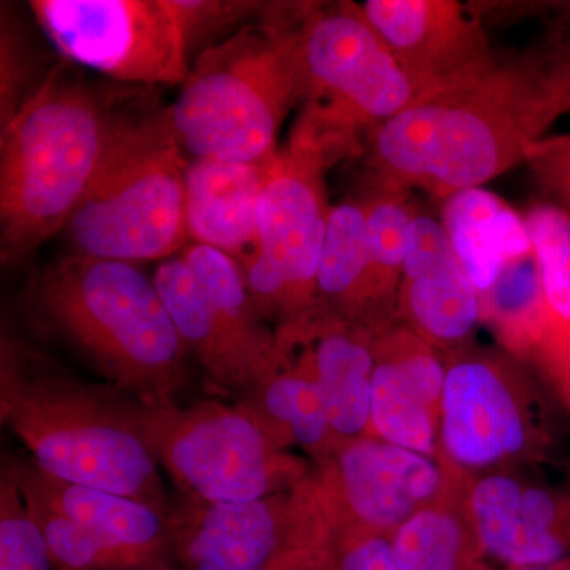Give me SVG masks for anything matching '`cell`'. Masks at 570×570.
Masks as SVG:
<instances>
[{"instance_id": "obj_1", "label": "cell", "mask_w": 570, "mask_h": 570, "mask_svg": "<svg viewBox=\"0 0 570 570\" xmlns=\"http://www.w3.org/2000/svg\"><path fill=\"white\" fill-rule=\"evenodd\" d=\"M562 112L568 108L551 56L519 63L489 56L376 124L374 164L385 181L448 198L527 163Z\"/></svg>"}, {"instance_id": "obj_2", "label": "cell", "mask_w": 570, "mask_h": 570, "mask_svg": "<svg viewBox=\"0 0 570 570\" xmlns=\"http://www.w3.org/2000/svg\"><path fill=\"white\" fill-rule=\"evenodd\" d=\"M0 419L45 474L137 499L167 517V491L137 420V401L71 376L2 336Z\"/></svg>"}, {"instance_id": "obj_3", "label": "cell", "mask_w": 570, "mask_h": 570, "mask_svg": "<svg viewBox=\"0 0 570 570\" xmlns=\"http://www.w3.org/2000/svg\"><path fill=\"white\" fill-rule=\"evenodd\" d=\"M29 309L108 387L142 406L178 403L186 347L153 277L134 264L71 254L36 277Z\"/></svg>"}, {"instance_id": "obj_4", "label": "cell", "mask_w": 570, "mask_h": 570, "mask_svg": "<svg viewBox=\"0 0 570 570\" xmlns=\"http://www.w3.org/2000/svg\"><path fill=\"white\" fill-rule=\"evenodd\" d=\"M126 97L56 66L0 135V253L24 261L67 223L96 179Z\"/></svg>"}, {"instance_id": "obj_5", "label": "cell", "mask_w": 570, "mask_h": 570, "mask_svg": "<svg viewBox=\"0 0 570 570\" xmlns=\"http://www.w3.org/2000/svg\"><path fill=\"white\" fill-rule=\"evenodd\" d=\"M302 3H264L261 14L195 59L168 119L194 159L264 164L288 110L306 97Z\"/></svg>"}, {"instance_id": "obj_6", "label": "cell", "mask_w": 570, "mask_h": 570, "mask_svg": "<svg viewBox=\"0 0 570 570\" xmlns=\"http://www.w3.org/2000/svg\"><path fill=\"white\" fill-rule=\"evenodd\" d=\"M186 159L168 108L126 100L96 179L63 228L73 254L174 258L187 234Z\"/></svg>"}, {"instance_id": "obj_7", "label": "cell", "mask_w": 570, "mask_h": 570, "mask_svg": "<svg viewBox=\"0 0 570 570\" xmlns=\"http://www.w3.org/2000/svg\"><path fill=\"white\" fill-rule=\"evenodd\" d=\"M298 31L309 104L292 138L325 159L355 126L387 121L417 96L360 6L302 3Z\"/></svg>"}, {"instance_id": "obj_8", "label": "cell", "mask_w": 570, "mask_h": 570, "mask_svg": "<svg viewBox=\"0 0 570 570\" xmlns=\"http://www.w3.org/2000/svg\"><path fill=\"white\" fill-rule=\"evenodd\" d=\"M137 420L157 464L189 501H254L299 482L294 461L277 448L245 403H137Z\"/></svg>"}, {"instance_id": "obj_9", "label": "cell", "mask_w": 570, "mask_h": 570, "mask_svg": "<svg viewBox=\"0 0 570 570\" xmlns=\"http://www.w3.org/2000/svg\"><path fill=\"white\" fill-rule=\"evenodd\" d=\"M326 159L292 140L269 160L258 204V249L245 264L247 288L265 318L294 324L317 307L326 223Z\"/></svg>"}, {"instance_id": "obj_10", "label": "cell", "mask_w": 570, "mask_h": 570, "mask_svg": "<svg viewBox=\"0 0 570 570\" xmlns=\"http://www.w3.org/2000/svg\"><path fill=\"white\" fill-rule=\"evenodd\" d=\"M171 557L183 570H272L336 528L322 480L298 482L285 493L227 504L187 499L168 513Z\"/></svg>"}, {"instance_id": "obj_11", "label": "cell", "mask_w": 570, "mask_h": 570, "mask_svg": "<svg viewBox=\"0 0 570 570\" xmlns=\"http://www.w3.org/2000/svg\"><path fill=\"white\" fill-rule=\"evenodd\" d=\"M29 9L69 62L130 85H183L190 71L174 0H32Z\"/></svg>"}, {"instance_id": "obj_12", "label": "cell", "mask_w": 570, "mask_h": 570, "mask_svg": "<svg viewBox=\"0 0 570 570\" xmlns=\"http://www.w3.org/2000/svg\"><path fill=\"white\" fill-rule=\"evenodd\" d=\"M322 482L341 524L392 538L436 502L444 474L434 456L384 439L356 438L337 448Z\"/></svg>"}, {"instance_id": "obj_13", "label": "cell", "mask_w": 570, "mask_h": 570, "mask_svg": "<svg viewBox=\"0 0 570 570\" xmlns=\"http://www.w3.org/2000/svg\"><path fill=\"white\" fill-rule=\"evenodd\" d=\"M530 433L523 404L501 366L474 356L448 367L439 441L452 463L493 466L523 452Z\"/></svg>"}, {"instance_id": "obj_14", "label": "cell", "mask_w": 570, "mask_h": 570, "mask_svg": "<svg viewBox=\"0 0 570 570\" xmlns=\"http://www.w3.org/2000/svg\"><path fill=\"white\" fill-rule=\"evenodd\" d=\"M419 92L489 58L478 20L449 0H367L360 6Z\"/></svg>"}, {"instance_id": "obj_15", "label": "cell", "mask_w": 570, "mask_h": 570, "mask_svg": "<svg viewBox=\"0 0 570 570\" xmlns=\"http://www.w3.org/2000/svg\"><path fill=\"white\" fill-rule=\"evenodd\" d=\"M480 549L512 569L551 568L570 546L560 502L504 474L487 475L469 494Z\"/></svg>"}, {"instance_id": "obj_16", "label": "cell", "mask_w": 570, "mask_h": 570, "mask_svg": "<svg viewBox=\"0 0 570 570\" xmlns=\"http://www.w3.org/2000/svg\"><path fill=\"white\" fill-rule=\"evenodd\" d=\"M401 299L420 337L431 344L466 340L482 314L480 294L464 275L442 223L414 214L407 228Z\"/></svg>"}, {"instance_id": "obj_17", "label": "cell", "mask_w": 570, "mask_h": 570, "mask_svg": "<svg viewBox=\"0 0 570 570\" xmlns=\"http://www.w3.org/2000/svg\"><path fill=\"white\" fill-rule=\"evenodd\" d=\"M371 430L379 439L434 456L445 373L439 356L417 336L374 344Z\"/></svg>"}, {"instance_id": "obj_18", "label": "cell", "mask_w": 570, "mask_h": 570, "mask_svg": "<svg viewBox=\"0 0 570 570\" xmlns=\"http://www.w3.org/2000/svg\"><path fill=\"white\" fill-rule=\"evenodd\" d=\"M268 164L194 159L186 171L187 234L245 264L258 249V204Z\"/></svg>"}, {"instance_id": "obj_19", "label": "cell", "mask_w": 570, "mask_h": 570, "mask_svg": "<svg viewBox=\"0 0 570 570\" xmlns=\"http://www.w3.org/2000/svg\"><path fill=\"white\" fill-rule=\"evenodd\" d=\"M294 322L306 337L305 352L313 367L326 415L337 441L362 438L371 425V390L376 366L374 346L365 328L348 318L321 311Z\"/></svg>"}, {"instance_id": "obj_20", "label": "cell", "mask_w": 570, "mask_h": 570, "mask_svg": "<svg viewBox=\"0 0 570 570\" xmlns=\"http://www.w3.org/2000/svg\"><path fill=\"white\" fill-rule=\"evenodd\" d=\"M9 466L21 489L55 512L149 560L170 562V524L151 505L111 491L62 482L33 463L17 461Z\"/></svg>"}, {"instance_id": "obj_21", "label": "cell", "mask_w": 570, "mask_h": 570, "mask_svg": "<svg viewBox=\"0 0 570 570\" xmlns=\"http://www.w3.org/2000/svg\"><path fill=\"white\" fill-rule=\"evenodd\" d=\"M153 279L187 355L200 363L214 384L249 395L265 381L268 370L214 311L183 257L160 262Z\"/></svg>"}, {"instance_id": "obj_22", "label": "cell", "mask_w": 570, "mask_h": 570, "mask_svg": "<svg viewBox=\"0 0 570 570\" xmlns=\"http://www.w3.org/2000/svg\"><path fill=\"white\" fill-rule=\"evenodd\" d=\"M442 225L456 261L479 294L489 291L510 258L532 250L523 216L483 187L445 198Z\"/></svg>"}, {"instance_id": "obj_23", "label": "cell", "mask_w": 570, "mask_h": 570, "mask_svg": "<svg viewBox=\"0 0 570 570\" xmlns=\"http://www.w3.org/2000/svg\"><path fill=\"white\" fill-rule=\"evenodd\" d=\"M245 404L277 448L295 442L313 455L332 459L341 445L306 352L292 358L279 340L275 366L247 395Z\"/></svg>"}, {"instance_id": "obj_24", "label": "cell", "mask_w": 570, "mask_h": 570, "mask_svg": "<svg viewBox=\"0 0 570 570\" xmlns=\"http://www.w3.org/2000/svg\"><path fill=\"white\" fill-rule=\"evenodd\" d=\"M318 298L326 306L322 311L348 321L356 318L367 302L376 299L363 202H344L330 209L317 272Z\"/></svg>"}, {"instance_id": "obj_25", "label": "cell", "mask_w": 570, "mask_h": 570, "mask_svg": "<svg viewBox=\"0 0 570 570\" xmlns=\"http://www.w3.org/2000/svg\"><path fill=\"white\" fill-rule=\"evenodd\" d=\"M181 257L214 311L269 374L277 356V333L265 324L238 262L223 250L195 243L184 250Z\"/></svg>"}, {"instance_id": "obj_26", "label": "cell", "mask_w": 570, "mask_h": 570, "mask_svg": "<svg viewBox=\"0 0 570 570\" xmlns=\"http://www.w3.org/2000/svg\"><path fill=\"white\" fill-rule=\"evenodd\" d=\"M469 540L452 510L430 505L390 538L393 570H471L475 564Z\"/></svg>"}, {"instance_id": "obj_27", "label": "cell", "mask_w": 570, "mask_h": 570, "mask_svg": "<svg viewBox=\"0 0 570 570\" xmlns=\"http://www.w3.org/2000/svg\"><path fill=\"white\" fill-rule=\"evenodd\" d=\"M24 494L29 508L45 532L56 569L141 570L160 566V562L149 560L145 554L116 546L102 535L75 523L45 505L39 499L29 497L26 491Z\"/></svg>"}, {"instance_id": "obj_28", "label": "cell", "mask_w": 570, "mask_h": 570, "mask_svg": "<svg viewBox=\"0 0 570 570\" xmlns=\"http://www.w3.org/2000/svg\"><path fill=\"white\" fill-rule=\"evenodd\" d=\"M523 223L538 258L547 311L570 340V214L549 202L531 206Z\"/></svg>"}, {"instance_id": "obj_29", "label": "cell", "mask_w": 570, "mask_h": 570, "mask_svg": "<svg viewBox=\"0 0 570 570\" xmlns=\"http://www.w3.org/2000/svg\"><path fill=\"white\" fill-rule=\"evenodd\" d=\"M56 569L45 532L9 466L0 480V570Z\"/></svg>"}, {"instance_id": "obj_30", "label": "cell", "mask_w": 570, "mask_h": 570, "mask_svg": "<svg viewBox=\"0 0 570 570\" xmlns=\"http://www.w3.org/2000/svg\"><path fill=\"white\" fill-rule=\"evenodd\" d=\"M55 70H47L39 50L26 36L20 22L2 7L0 33V121L2 127L26 107L43 88Z\"/></svg>"}, {"instance_id": "obj_31", "label": "cell", "mask_w": 570, "mask_h": 570, "mask_svg": "<svg viewBox=\"0 0 570 570\" xmlns=\"http://www.w3.org/2000/svg\"><path fill=\"white\" fill-rule=\"evenodd\" d=\"M371 265H373L374 296L387 294L403 277L406 257L407 228L414 212L400 197L376 195L365 202Z\"/></svg>"}, {"instance_id": "obj_32", "label": "cell", "mask_w": 570, "mask_h": 570, "mask_svg": "<svg viewBox=\"0 0 570 570\" xmlns=\"http://www.w3.org/2000/svg\"><path fill=\"white\" fill-rule=\"evenodd\" d=\"M482 313L501 325L530 324L547 316L542 277L534 249L510 258L489 291L480 294Z\"/></svg>"}, {"instance_id": "obj_33", "label": "cell", "mask_w": 570, "mask_h": 570, "mask_svg": "<svg viewBox=\"0 0 570 570\" xmlns=\"http://www.w3.org/2000/svg\"><path fill=\"white\" fill-rule=\"evenodd\" d=\"M183 22L190 66L193 56L223 43L261 14L262 2L249 0H174Z\"/></svg>"}, {"instance_id": "obj_34", "label": "cell", "mask_w": 570, "mask_h": 570, "mask_svg": "<svg viewBox=\"0 0 570 570\" xmlns=\"http://www.w3.org/2000/svg\"><path fill=\"white\" fill-rule=\"evenodd\" d=\"M527 163L550 204L570 214V148L554 138H542L531 146Z\"/></svg>"}, {"instance_id": "obj_35", "label": "cell", "mask_w": 570, "mask_h": 570, "mask_svg": "<svg viewBox=\"0 0 570 570\" xmlns=\"http://www.w3.org/2000/svg\"><path fill=\"white\" fill-rule=\"evenodd\" d=\"M336 570H393L389 535L337 528Z\"/></svg>"}, {"instance_id": "obj_36", "label": "cell", "mask_w": 570, "mask_h": 570, "mask_svg": "<svg viewBox=\"0 0 570 570\" xmlns=\"http://www.w3.org/2000/svg\"><path fill=\"white\" fill-rule=\"evenodd\" d=\"M551 58H553L554 70L560 78L562 92L568 91L570 89V33L558 45Z\"/></svg>"}, {"instance_id": "obj_37", "label": "cell", "mask_w": 570, "mask_h": 570, "mask_svg": "<svg viewBox=\"0 0 570 570\" xmlns=\"http://www.w3.org/2000/svg\"><path fill=\"white\" fill-rule=\"evenodd\" d=\"M272 570H306V569L299 568V566H296V564H292V562L284 561V562H277L275 568H273Z\"/></svg>"}, {"instance_id": "obj_38", "label": "cell", "mask_w": 570, "mask_h": 570, "mask_svg": "<svg viewBox=\"0 0 570 570\" xmlns=\"http://www.w3.org/2000/svg\"><path fill=\"white\" fill-rule=\"evenodd\" d=\"M141 570H183V569L175 568V566H171L170 562H167V564L154 566V568L141 569Z\"/></svg>"}, {"instance_id": "obj_39", "label": "cell", "mask_w": 570, "mask_h": 570, "mask_svg": "<svg viewBox=\"0 0 570 570\" xmlns=\"http://www.w3.org/2000/svg\"><path fill=\"white\" fill-rule=\"evenodd\" d=\"M512 570H551L550 568H521V569H512Z\"/></svg>"}, {"instance_id": "obj_40", "label": "cell", "mask_w": 570, "mask_h": 570, "mask_svg": "<svg viewBox=\"0 0 570 570\" xmlns=\"http://www.w3.org/2000/svg\"><path fill=\"white\" fill-rule=\"evenodd\" d=\"M471 570H480V568H475V566H474V568H472Z\"/></svg>"}, {"instance_id": "obj_41", "label": "cell", "mask_w": 570, "mask_h": 570, "mask_svg": "<svg viewBox=\"0 0 570 570\" xmlns=\"http://www.w3.org/2000/svg\"><path fill=\"white\" fill-rule=\"evenodd\" d=\"M570 10V9H569Z\"/></svg>"}]
</instances>
